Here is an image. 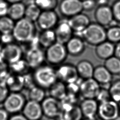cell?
I'll return each mask as SVG.
<instances>
[{
	"mask_svg": "<svg viewBox=\"0 0 120 120\" xmlns=\"http://www.w3.org/2000/svg\"><path fill=\"white\" fill-rule=\"evenodd\" d=\"M32 75L35 84L45 90L58 80L56 69L50 65L44 64L34 69Z\"/></svg>",
	"mask_w": 120,
	"mask_h": 120,
	"instance_id": "obj_1",
	"label": "cell"
},
{
	"mask_svg": "<svg viewBox=\"0 0 120 120\" xmlns=\"http://www.w3.org/2000/svg\"><path fill=\"white\" fill-rule=\"evenodd\" d=\"M13 38L21 43H29L36 35L34 22L23 17L15 24L12 32Z\"/></svg>",
	"mask_w": 120,
	"mask_h": 120,
	"instance_id": "obj_2",
	"label": "cell"
},
{
	"mask_svg": "<svg viewBox=\"0 0 120 120\" xmlns=\"http://www.w3.org/2000/svg\"><path fill=\"white\" fill-rule=\"evenodd\" d=\"M81 38L88 44L97 46L106 40V30L97 22H90L82 31Z\"/></svg>",
	"mask_w": 120,
	"mask_h": 120,
	"instance_id": "obj_3",
	"label": "cell"
},
{
	"mask_svg": "<svg viewBox=\"0 0 120 120\" xmlns=\"http://www.w3.org/2000/svg\"><path fill=\"white\" fill-rule=\"evenodd\" d=\"M68 54L65 45L56 42L46 48L45 60L51 66H58L64 63Z\"/></svg>",
	"mask_w": 120,
	"mask_h": 120,
	"instance_id": "obj_4",
	"label": "cell"
},
{
	"mask_svg": "<svg viewBox=\"0 0 120 120\" xmlns=\"http://www.w3.org/2000/svg\"><path fill=\"white\" fill-rule=\"evenodd\" d=\"M119 116V103L111 99L98 103L97 116L100 120H115Z\"/></svg>",
	"mask_w": 120,
	"mask_h": 120,
	"instance_id": "obj_5",
	"label": "cell"
},
{
	"mask_svg": "<svg viewBox=\"0 0 120 120\" xmlns=\"http://www.w3.org/2000/svg\"><path fill=\"white\" fill-rule=\"evenodd\" d=\"M26 101L21 92H10L3 103V107L9 114L18 113L22 112Z\"/></svg>",
	"mask_w": 120,
	"mask_h": 120,
	"instance_id": "obj_6",
	"label": "cell"
},
{
	"mask_svg": "<svg viewBox=\"0 0 120 120\" xmlns=\"http://www.w3.org/2000/svg\"><path fill=\"white\" fill-rule=\"evenodd\" d=\"M43 115L51 120L58 119L61 112L60 101L51 96H46L41 103Z\"/></svg>",
	"mask_w": 120,
	"mask_h": 120,
	"instance_id": "obj_7",
	"label": "cell"
},
{
	"mask_svg": "<svg viewBox=\"0 0 120 120\" xmlns=\"http://www.w3.org/2000/svg\"><path fill=\"white\" fill-rule=\"evenodd\" d=\"M58 80L66 84L77 81L79 78L75 66L71 63H63L56 69Z\"/></svg>",
	"mask_w": 120,
	"mask_h": 120,
	"instance_id": "obj_8",
	"label": "cell"
},
{
	"mask_svg": "<svg viewBox=\"0 0 120 120\" xmlns=\"http://www.w3.org/2000/svg\"><path fill=\"white\" fill-rule=\"evenodd\" d=\"M59 22L58 15L54 10L42 11L37 20L38 25L42 30L54 29Z\"/></svg>",
	"mask_w": 120,
	"mask_h": 120,
	"instance_id": "obj_9",
	"label": "cell"
},
{
	"mask_svg": "<svg viewBox=\"0 0 120 120\" xmlns=\"http://www.w3.org/2000/svg\"><path fill=\"white\" fill-rule=\"evenodd\" d=\"M101 88L100 84L93 78L82 80L79 95L84 98L96 99Z\"/></svg>",
	"mask_w": 120,
	"mask_h": 120,
	"instance_id": "obj_10",
	"label": "cell"
},
{
	"mask_svg": "<svg viewBox=\"0 0 120 120\" xmlns=\"http://www.w3.org/2000/svg\"><path fill=\"white\" fill-rule=\"evenodd\" d=\"M25 60L31 69H34L44 64L45 52L40 46L30 48L26 52Z\"/></svg>",
	"mask_w": 120,
	"mask_h": 120,
	"instance_id": "obj_11",
	"label": "cell"
},
{
	"mask_svg": "<svg viewBox=\"0 0 120 120\" xmlns=\"http://www.w3.org/2000/svg\"><path fill=\"white\" fill-rule=\"evenodd\" d=\"M59 9L62 15L68 18L83 10L82 2L79 0H61Z\"/></svg>",
	"mask_w": 120,
	"mask_h": 120,
	"instance_id": "obj_12",
	"label": "cell"
},
{
	"mask_svg": "<svg viewBox=\"0 0 120 120\" xmlns=\"http://www.w3.org/2000/svg\"><path fill=\"white\" fill-rule=\"evenodd\" d=\"M68 20L73 30L74 36L80 38L82 31L90 23L89 17L82 13L69 18Z\"/></svg>",
	"mask_w": 120,
	"mask_h": 120,
	"instance_id": "obj_13",
	"label": "cell"
},
{
	"mask_svg": "<svg viewBox=\"0 0 120 120\" xmlns=\"http://www.w3.org/2000/svg\"><path fill=\"white\" fill-rule=\"evenodd\" d=\"M1 55L5 62L11 64L22 59V51L19 45L9 43L1 49Z\"/></svg>",
	"mask_w": 120,
	"mask_h": 120,
	"instance_id": "obj_14",
	"label": "cell"
},
{
	"mask_svg": "<svg viewBox=\"0 0 120 120\" xmlns=\"http://www.w3.org/2000/svg\"><path fill=\"white\" fill-rule=\"evenodd\" d=\"M54 30L57 42L61 44L65 45L74 36L73 30L69 25L68 19L59 21Z\"/></svg>",
	"mask_w": 120,
	"mask_h": 120,
	"instance_id": "obj_15",
	"label": "cell"
},
{
	"mask_svg": "<svg viewBox=\"0 0 120 120\" xmlns=\"http://www.w3.org/2000/svg\"><path fill=\"white\" fill-rule=\"evenodd\" d=\"M22 112L28 120H41L44 116L41 103L31 100L26 102Z\"/></svg>",
	"mask_w": 120,
	"mask_h": 120,
	"instance_id": "obj_16",
	"label": "cell"
},
{
	"mask_svg": "<svg viewBox=\"0 0 120 120\" xmlns=\"http://www.w3.org/2000/svg\"><path fill=\"white\" fill-rule=\"evenodd\" d=\"M94 17L96 22L104 27L110 26L114 20L112 8L108 5L98 6L95 11Z\"/></svg>",
	"mask_w": 120,
	"mask_h": 120,
	"instance_id": "obj_17",
	"label": "cell"
},
{
	"mask_svg": "<svg viewBox=\"0 0 120 120\" xmlns=\"http://www.w3.org/2000/svg\"><path fill=\"white\" fill-rule=\"evenodd\" d=\"M79 106L83 117L89 119L96 120L98 107V102L96 99H82Z\"/></svg>",
	"mask_w": 120,
	"mask_h": 120,
	"instance_id": "obj_18",
	"label": "cell"
},
{
	"mask_svg": "<svg viewBox=\"0 0 120 120\" xmlns=\"http://www.w3.org/2000/svg\"><path fill=\"white\" fill-rule=\"evenodd\" d=\"M92 78L100 85L103 87L108 86V88L112 82V75L104 65H99L94 68Z\"/></svg>",
	"mask_w": 120,
	"mask_h": 120,
	"instance_id": "obj_19",
	"label": "cell"
},
{
	"mask_svg": "<svg viewBox=\"0 0 120 120\" xmlns=\"http://www.w3.org/2000/svg\"><path fill=\"white\" fill-rule=\"evenodd\" d=\"M68 54L73 56L81 55L84 52L85 42L81 38L73 36L65 44Z\"/></svg>",
	"mask_w": 120,
	"mask_h": 120,
	"instance_id": "obj_20",
	"label": "cell"
},
{
	"mask_svg": "<svg viewBox=\"0 0 120 120\" xmlns=\"http://www.w3.org/2000/svg\"><path fill=\"white\" fill-rule=\"evenodd\" d=\"M4 82L10 92H21L25 89L23 75L9 74Z\"/></svg>",
	"mask_w": 120,
	"mask_h": 120,
	"instance_id": "obj_21",
	"label": "cell"
},
{
	"mask_svg": "<svg viewBox=\"0 0 120 120\" xmlns=\"http://www.w3.org/2000/svg\"><path fill=\"white\" fill-rule=\"evenodd\" d=\"M96 46L95 53L99 59L106 60L114 56L115 45L112 43L106 40Z\"/></svg>",
	"mask_w": 120,
	"mask_h": 120,
	"instance_id": "obj_22",
	"label": "cell"
},
{
	"mask_svg": "<svg viewBox=\"0 0 120 120\" xmlns=\"http://www.w3.org/2000/svg\"><path fill=\"white\" fill-rule=\"evenodd\" d=\"M79 77L82 80L92 78L95 68L88 60H82L75 66Z\"/></svg>",
	"mask_w": 120,
	"mask_h": 120,
	"instance_id": "obj_23",
	"label": "cell"
},
{
	"mask_svg": "<svg viewBox=\"0 0 120 120\" xmlns=\"http://www.w3.org/2000/svg\"><path fill=\"white\" fill-rule=\"evenodd\" d=\"M79 105L68 107L61 109L59 120H81L82 119Z\"/></svg>",
	"mask_w": 120,
	"mask_h": 120,
	"instance_id": "obj_24",
	"label": "cell"
},
{
	"mask_svg": "<svg viewBox=\"0 0 120 120\" xmlns=\"http://www.w3.org/2000/svg\"><path fill=\"white\" fill-rule=\"evenodd\" d=\"M38 38L39 45L42 48H47L57 42L54 29L42 30Z\"/></svg>",
	"mask_w": 120,
	"mask_h": 120,
	"instance_id": "obj_25",
	"label": "cell"
},
{
	"mask_svg": "<svg viewBox=\"0 0 120 120\" xmlns=\"http://www.w3.org/2000/svg\"><path fill=\"white\" fill-rule=\"evenodd\" d=\"M48 90L49 96L60 101L67 94V84L60 81L57 80Z\"/></svg>",
	"mask_w": 120,
	"mask_h": 120,
	"instance_id": "obj_26",
	"label": "cell"
},
{
	"mask_svg": "<svg viewBox=\"0 0 120 120\" xmlns=\"http://www.w3.org/2000/svg\"><path fill=\"white\" fill-rule=\"evenodd\" d=\"M26 7L21 2L12 3L8 7V15L13 20H19L24 17Z\"/></svg>",
	"mask_w": 120,
	"mask_h": 120,
	"instance_id": "obj_27",
	"label": "cell"
},
{
	"mask_svg": "<svg viewBox=\"0 0 120 120\" xmlns=\"http://www.w3.org/2000/svg\"><path fill=\"white\" fill-rule=\"evenodd\" d=\"M28 96L29 100L41 103L46 97L45 90L35 85L28 90Z\"/></svg>",
	"mask_w": 120,
	"mask_h": 120,
	"instance_id": "obj_28",
	"label": "cell"
},
{
	"mask_svg": "<svg viewBox=\"0 0 120 120\" xmlns=\"http://www.w3.org/2000/svg\"><path fill=\"white\" fill-rule=\"evenodd\" d=\"M112 75L120 77V59L113 56L105 60L104 65Z\"/></svg>",
	"mask_w": 120,
	"mask_h": 120,
	"instance_id": "obj_29",
	"label": "cell"
},
{
	"mask_svg": "<svg viewBox=\"0 0 120 120\" xmlns=\"http://www.w3.org/2000/svg\"><path fill=\"white\" fill-rule=\"evenodd\" d=\"M42 10L34 3L31 2L25 8L24 17L32 22L37 21Z\"/></svg>",
	"mask_w": 120,
	"mask_h": 120,
	"instance_id": "obj_30",
	"label": "cell"
},
{
	"mask_svg": "<svg viewBox=\"0 0 120 120\" xmlns=\"http://www.w3.org/2000/svg\"><path fill=\"white\" fill-rule=\"evenodd\" d=\"M10 69L13 74L24 75L29 73V69H31L25 60L21 59L17 62L9 64Z\"/></svg>",
	"mask_w": 120,
	"mask_h": 120,
	"instance_id": "obj_31",
	"label": "cell"
},
{
	"mask_svg": "<svg viewBox=\"0 0 120 120\" xmlns=\"http://www.w3.org/2000/svg\"><path fill=\"white\" fill-rule=\"evenodd\" d=\"M106 30V40L117 44L120 42V26L114 25L109 26Z\"/></svg>",
	"mask_w": 120,
	"mask_h": 120,
	"instance_id": "obj_32",
	"label": "cell"
},
{
	"mask_svg": "<svg viewBox=\"0 0 120 120\" xmlns=\"http://www.w3.org/2000/svg\"><path fill=\"white\" fill-rule=\"evenodd\" d=\"M14 25L13 20L9 16L5 15L0 17V32L2 34L12 33Z\"/></svg>",
	"mask_w": 120,
	"mask_h": 120,
	"instance_id": "obj_33",
	"label": "cell"
},
{
	"mask_svg": "<svg viewBox=\"0 0 120 120\" xmlns=\"http://www.w3.org/2000/svg\"><path fill=\"white\" fill-rule=\"evenodd\" d=\"M108 90L111 99L118 103H120V79L112 81Z\"/></svg>",
	"mask_w": 120,
	"mask_h": 120,
	"instance_id": "obj_34",
	"label": "cell"
},
{
	"mask_svg": "<svg viewBox=\"0 0 120 120\" xmlns=\"http://www.w3.org/2000/svg\"><path fill=\"white\" fill-rule=\"evenodd\" d=\"M34 2L42 11L52 10L57 7L58 0H34Z\"/></svg>",
	"mask_w": 120,
	"mask_h": 120,
	"instance_id": "obj_35",
	"label": "cell"
},
{
	"mask_svg": "<svg viewBox=\"0 0 120 120\" xmlns=\"http://www.w3.org/2000/svg\"><path fill=\"white\" fill-rule=\"evenodd\" d=\"M96 99L98 103L111 99L108 88L101 86V88Z\"/></svg>",
	"mask_w": 120,
	"mask_h": 120,
	"instance_id": "obj_36",
	"label": "cell"
},
{
	"mask_svg": "<svg viewBox=\"0 0 120 120\" xmlns=\"http://www.w3.org/2000/svg\"><path fill=\"white\" fill-rule=\"evenodd\" d=\"M114 20L118 23H120V0H116L112 7Z\"/></svg>",
	"mask_w": 120,
	"mask_h": 120,
	"instance_id": "obj_37",
	"label": "cell"
},
{
	"mask_svg": "<svg viewBox=\"0 0 120 120\" xmlns=\"http://www.w3.org/2000/svg\"><path fill=\"white\" fill-rule=\"evenodd\" d=\"M9 93L10 91L5 82L0 81V104H3Z\"/></svg>",
	"mask_w": 120,
	"mask_h": 120,
	"instance_id": "obj_38",
	"label": "cell"
},
{
	"mask_svg": "<svg viewBox=\"0 0 120 120\" xmlns=\"http://www.w3.org/2000/svg\"><path fill=\"white\" fill-rule=\"evenodd\" d=\"M82 2L83 10L86 11L92 10L97 5L96 0H84Z\"/></svg>",
	"mask_w": 120,
	"mask_h": 120,
	"instance_id": "obj_39",
	"label": "cell"
},
{
	"mask_svg": "<svg viewBox=\"0 0 120 120\" xmlns=\"http://www.w3.org/2000/svg\"><path fill=\"white\" fill-rule=\"evenodd\" d=\"M8 75L5 62L0 60V81H4Z\"/></svg>",
	"mask_w": 120,
	"mask_h": 120,
	"instance_id": "obj_40",
	"label": "cell"
},
{
	"mask_svg": "<svg viewBox=\"0 0 120 120\" xmlns=\"http://www.w3.org/2000/svg\"><path fill=\"white\" fill-rule=\"evenodd\" d=\"M8 6L7 3L3 1L0 2V16H5L8 14Z\"/></svg>",
	"mask_w": 120,
	"mask_h": 120,
	"instance_id": "obj_41",
	"label": "cell"
},
{
	"mask_svg": "<svg viewBox=\"0 0 120 120\" xmlns=\"http://www.w3.org/2000/svg\"><path fill=\"white\" fill-rule=\"evenodd\" d=\"M9 112L4 108H0V120H8L9 118Z\"/></svg>",
	"mask_w": 120,
	"mask_h": 120,
	"instance_id": "obj_42",
	"label": "cell"
},
{
	"mask_svg": "<svg viewBox=\"0 0 120 120\" xmlns=\"http://www.w3.org/2000/svg\"><path fill=\"white\" fill-rule=\"evenodd\" d=\"M8 120H28L27 118L22 113L13 114L10 116Z\"/></svg>",
	"mask_w": 120,
	"mask_h": 120,
	"instance_id": "obj_43",
	"label": "cell"
},
{
	"mask_svg": "<svg viewBox=\"0 0 120 120\" xmlns=\"http://www.w3.org/2000/svg\"><path fill=\"white\" fill-rule=\"evenodd\" d=\"M13 37V35H12V36H11V33L10 34H2L1 39L4 43H7L8 44H9V43L11 41Z\"/></svg>",
	"mask_w": 120,
	"mask_h": 120,
	"instance_id": "obj_44",
	"label": "cell"
},
{
	"mask_svg": "<svg viewBox=\"0 0 120 120\" xmlns=\"http://www.w3.org/2000/svg\"><path fill=\"white\" fill-rule=\"evenodd\" d=\"M114 56L120 59V42L115 45Z\"/></svg>",
	"mask_w": 120,
	"mask_h": 120,
	"instance_id": "obj_45",
	"label": "cell"
},
{
	"mask_svg": "<svg viewBox=\"0 0 120 120\" xmlns=\"http://www.w3.org/2000/svg\"><path fill=\"white\" fill-rule=\"evenodd\" d=\"M96 2L97 5H98V6L105 5H107L108 0H96Z\"/></svg>",
	"mask_w": 120,
	"mask_h": 120,
	"instance_id": "obj_46",
	"label": "cell"
},
{
	"mask_svg": "<svg viewBox=\"0 0 120 120\" xmlns=\"http://www.w3.org/2000/svg\"><path fill=\"white\" fill-rule=\"evenodd\" d=\"M22 0H7V1L9 3H17V2H20Z\"/></svg>",
	"mask_w": 120,
	"mask_h": 120,
	"instance_id": "obj_47",
	"label": "cell"
},
{
	"mask_svg": "<svg viewBox=\"0 0 120 120\" xmlns=\"http://www.w3.org/2000/svg\"><path fill=\"white\" fill-rule=\"evenodd\" d=\"M81 120H91V119H87V118H84V119H82Z\"/></svg>",
	"mask_w": 120,
	"mask_h": 120,
	"instance_id": "obj_48",
	"label": "cell"
},
{
	"mask_svg": "<svg viewBox=\"0 0 120 120\" xmlns=\"http://www.w3.org/2000/svg\"><path fill=\"white\" fill-rule=\"evenodd\" d=\"M115 120H120V116H119L117 118H116Z\"/></svg>",
	"mask_w": 120,
	"mask_h": 120,
	"instance_id": "obj_49",
	"label": "cell"
},
{
	"mask_svg": "<svg viewBox=\"0 0 120 120\" xmlns=\"http://www.w3.org/2000/svg\"><path fill=\"white\" fill-rule=\"evenodd\" d=\"M119 109H120V103H119Z\"/></svg>",
	"mask_w": 120,
	"mask_h": 120,
	"instance_id": "obj_50",
	"label": "cell"
},
{
	"mask_svg": "<svg viewBox=\"0 0 120 120\" xmlns=\"http://www.w3.org/2000/svg\"><path fill=\"white\" fill-rule=\"evenodd\" d=\"M80 0V1H83L84 0Z\"/></svg>",
	"mask_w": 120,
	"mask_h": 120,
	"instance_id": "obj_51",
	"label": "cell"
},
{
	"mask_svg": "<svg viewBox=\"0 0 120 120\" xmlns=\"http://www.w3.org/2000/svg\"><path fill=\"white\" fill-rule=\"evenodd\" d=\"M3 0H0V2L1 1H3Z\"/></svg>",
	"mask_w": 120,
	"mask_h": 120,
	"instance_id": "obj_52",
	"label": "cell"
},
{
	"mask_svg": "<svg viewBox=\"0 0 120 120\" xmlns=\"http://www.w3.org/2000/svg\"></svg>",
	"mask_w": 120,
	"mask_h": 120,
	"instance_id": "obj_53",
	"label": "cell"
}]
</instances>
